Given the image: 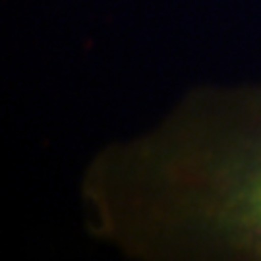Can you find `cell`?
Wrapping results in <instances>:
<instances>
[{
  "mask_svg": "<svg viewBox=\"0 0 261 261\" xmlns=\"http://www.w3.org/2000/svg\"><path fill=\"white\" fill-rule=\"evenodd\" d=\"M242 207L248 223L255 226V230L261 234V165L253 172L242 194Z\"/></svg>",
  "mask_w": 261,
  "mask_h": 261,
  "instance_id": "1",
  "label": "cell"
}]
</instances>
